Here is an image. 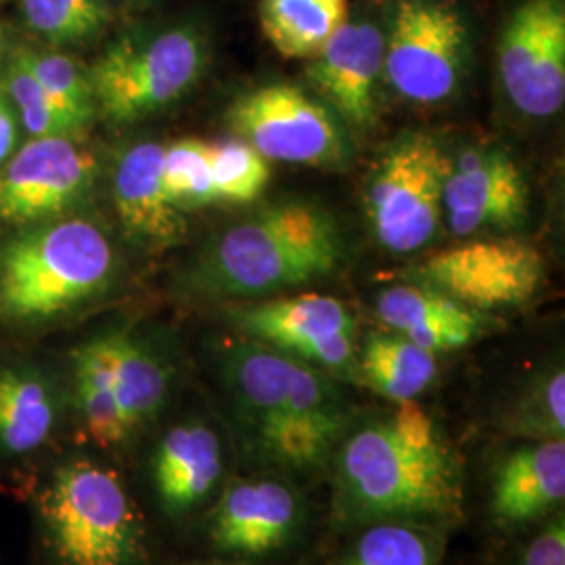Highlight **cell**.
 <instances>
[{
  "instance_id": "cell-23",
  "label": "cell",
  "mask_w": 565,
  "mask_h": 565,
  "mask_svg": "<svg viewBox=\"0 0 565 565\" xmlns=\"http://www.w3.org/2000/svg\"><path fill=\"white\" fill-rule=\"evenodd\" d=\"M264 36L285 60H312L348 21V0H260Z\"/></svg>"
},
{
  "instance_id": "cell-11",
  "label": "cell",
  "mask_w": 565,
  "mask_h": 565,
  "mask_svg": "<svg viewBox=\"0 0 565 565\" xmlns=\"http://www.w3.org/2000/svg\"><path fill=\"white\" fill-rule=\"evenodd\" d=\"M499 78L511 105L551 118L565 103L564 0H524L499 41Z\"/></svg>"
},
{
  "instance_id": "cell-15",
  "label": "cell",
  "mask_w": 565,
  "mask_h": 565,
  "mask_svg": "<svg viewBox=\"0 0 565 565\" xmlns=\"http://www.w3.org/2000/svg\"><path fill=\"white\" fill-rule=\"evenodd\" d=\"M530 184L522 166L501 149H467L450 160L445 182L448 228L469 237L484 231H511L527 221Z\"/></svg>"
},
{
  "instance_id": "cell-19",
  "label": "cell",
  "mask_w": 565,
  "mask_h": 565,
  "mask_svg": "<svg viewBox=\"0 0 565 565\" xmlns=\"http://www.w3.org/2000/svg\"><path fill=\"white\" fill-rule=\"evenodd\" d=\"M375 312L390 331L434 354L461 350L476 342L484 327L478 310L417 282L385 289Z\"/></svg>"
},
{
  "instance_id": "cell-28",
  "label": "cell",
  "mask_w": 565,
  "mask_h": 565,
  "mask_svg": "<svg viewBox=\"0 0 565 565\" xmlns=\"http://www.w3.org/2000/svg\"><path fill=\"white\" fill-rule=\"evenodd\" d=\"M440 543L429 525L369 524L340 565H436Z\"/></svg>"
},
{
  "instance_id": "cell-32",
  "label": "cell",
  "mask_w": 565,
  "mask_h": 565,
  "mask_svg": "<svg viewBox=\"0 0 565 565\" xmlns=\"http://www.w3.org/2000/svg\"><path fill=\"white\" fill-rule=\"evenodd\" d=\"M28 25L51 42L90 39L109 21L102 0H21Z\"/></svg>"
},
{
  "instance_id": "cell-18",
  "label": "cell",
  "mask_w": 565,
  "mask_h": 565,
  "mask_svg": "<svg viewBox=\"0 0 565 565\" xmlns=\"http://www.w3.org/2000/svg\"><path fill=\"white\" fill-rule=\"evenodd\" d=\"M564 499L565 440L522 443L492 471L490 511L507 527L545 520Z\"/></svg>"
},
{
  "instance_id": "cell-9",
  "label": "cell",
  "mask_w": 565,
  "mask_h": 565,
  "mask_svg": "<svg viewBox=\"0 0 565 565\" xmlns=\"http://www.w3.org/2000/svg\"><path fill=\"white\" fill-rule=\"evenodd\" d=\"M406 275L480 312L530 302L545 281V260L524 239L482 237L431 252Z\"/></svg>"
},
{
  "instance_id": "cell-14",
  "label": "cell",
  "mask_w": 565,
  "mask_h": 565,
  "mask_svg": "<svg viewBox=\"0 0 565 565\" xmlns=\"http://www.w3.org/2000/svg\"><path fill=\"white\" fill-rule=\"evenodd\" d=\"M97 174L95 158L70 137H41L0 170V218L34 223L81 202Z\"/></svg>"
},
{
  "instance_id": "cell-31",
  "label": "cell",
  "mask_w": 565,
  "mask_h": 565,
  "mask_svg": "<svg viewBox=\"0 0 565 565\" xmlns=\"http://www.w3.org/2000/svg\"><path fill=\"white\" fill-rule=\"evenodd\" d=\"M163 182L181 210L218 203L210 166V141L181 139L163 149Z\"/></svg>"
},
{
  "instance_id": "cell-5",
  "label": "cell",
  "mask_w": 565,
  "mask_h": 565,
  "mask_svg": "<svg viewBox=\"0 0 565 565\" xmlns=\"http://www.w3.org/2000/svg\"><path fill=\"white\" fill-rule=\"evenodd\" d=\"M450 158L434 135L406 130L384 149L364 186V216L384 249L413 254L445 223Z\"/></svg>"
},
{
  "instance_id": "cell-6",
  "label": "cell",
  "mask_w": 565,
  "mask_h": 565,
  "mask_svg": "<svg viewBox=\"0 0 565 565\" xmlns=\"http://www.w3.org/2000/svg\"><path fill=\"white\" fill-rule=\"evenodd\" d=\"M207 65L205 41L193 28H174L149 41H120L88 74L95 105L116 124L142 120L179 102Z\"/></svg>"
},
{
  "instance_id": "cell-34",
  "label": "cell",
  "mask_w": 565,
  "mask_h": 565,
  "mask_svg": "<svg viewBox=\"0 0 565 565\" xmlns=\"http://www.w3.org/2000/svg\"><path fill=\"white\" fill-rule=\"evenodd\" d=\"M520 565H565L564 511L551 513L543 530L525 545Z\"/></svg>"
},
{
  "instance_id": "cell-3",
  "label": "cell",
  "mask_w": 565,
  "mask_h": 565,
  "mask_svg": "<svg viewBox=\"0 0 565 565\" xmlns=\"http://www.w3.org/2000/svg\"><path fill=\"white\" fill-rule=\"evenodd\" d=\"M114 270L109 239L88 221L30 233L0 254V317L42 321L105 289Z\"/></svg>"
},
{
  "instance_id": "cell-26",
  "label": "cell",
  "mask_w": 565,
  "mask_h": 565,
  "mask_svg": "<svg viewBox=\"0 0 565 565\" xmlns=\"http://www.w3.org/2000/svg\"><path fill=\"white\" fill-rule=\"evenodd\" d=\"M74 377L76 401L90 440L103 448L124 443L128 436L114 394L109 335L82 345L74 356Z\"/></svg>"
},
{
  "instance_id": "cell-35",
  "label": "cell",
  "mask_w": 565,
  "mask_h": 565,
  "mask_svg": "<svg viewBox=\"0 0 565 565\" xmlns=\"http://www.w3.org/2000/svg\"><path fill=\"white\" fill-rule=\"evenodd\" d=\"M15 145V121L9 105L4 99H0V162L9 158Z\"/></svg>"
},
{
  "instance_id": "cell-10",
  "label": "cell",
  "mask_w": 565,
  "mask_h": 565,
  "mask_svg": "<svg viewBox=\"0 0 565 565\" xmlns=\"http://www.w3.org/2000/svg\"><path fill=\"white\" fill-rule=\"evenodd\" d=\"M231 321L252 342L312 364L331 377L356 375V323L345 303L303 294L231 308Z\"/></svg>"
},
{
  "instance_id": "cell-8",
  "label": "cell",
  "mask_w": 565,
  "mask_h": 565,
  "mask_svg": "<svg viewBox=\"0 0 565 565\" xmlns=\"http://www.w3.org/2000/svg\"><path fill=\"white\" fill-rule=\"evenodd\" d=\"M469 30L450 0H398L385 36L384 81L406 102L436 105L463 81Z\"/></svg>"
},
{
  "instance_id": "cell-37",
  "label": "cell",
  "mask_w": 565,
  "mask_h": 565,
  "mask_svg": "<svg viewBox=\"0 0 565 565\" xmlns=\"http://www.w3.org/2000/svg\"><path fill=\"white\" fill-rule=\"evenodd\" d=\"M0 2H2V0H0Z\"/></svg>"
},
{
  "instance_id": "cell-16",
  "label": "cell",
  "mask_w": 565,
  "mask_h": 565,
  "mask_svg": "<svg viewBox=\"0 0 565 565\" xmlns=\"http://www.w3.org/2000/svg\"><path fill=\"white\" fill-rule=\"evenodd\" d=\"M303 522L306 507L294 486L277 478H254L224 490L207 536L218 553L254 559L289 545Z\"/></svg>"
},
{
  "instance_id": "cell-36",
  "label": "cell",
  "mask_w": 565,
  "mask_h": 565,
  "mask_svg": "<svg viewBox=\"0 0 565 565\" xmlns=\"http://www.w3.org/2000/svg\"><path fill=\"white\" fill-rule=\"evenodd\" d=\"M135 2H145V0H135Z\"/></svg>"
},
{
  "instance_id": "cell-2",
  "label": "cell",
  "mask_w": 565,
  "mask_h": 565,
  "mask_svg": "<svg viewBox=\"0 0 565 565\" xmlns=\"http://www.w3.org/2000/svg\"><path fill=\"white\" fill-rule=\"evenodd\" d=\"M343 256L342 228L331 212L285 200L224 231L200 258L193 281L210 298L258 300L327 279Z\"/></svg>"
},
{
  "instance_id": "cell-21",
  "label": "cell",
  "mask_w": 565,
  "mask_h": 565,
  "mask_svg": "<svg viewBox=\"0 0 565 565\" xmlns=\"http://www.w3.org/2000/svg\"><path fill=\"white\" fill-rule=\"evenodd\" d=\"M348 427V413L270 415L245 422L247 446L266 463L291 471L327 463Z\"/></svg>"
},
{
  "instance_id": "cell-17",
  "label": "cell",
  "mask_w": 565,
  "mask_h": 565,
  "mask_svg": "<svg viewBox=\"0 0 565 565\" xmlns=\"http://www.w3.org/2000/svg\"><path fill=\"white\" fill-rule=\"evenodd\" d=\"M163 145L139 142L120 158L114 174V203L124 231L151 247L184 239L186 216L163 182Z\"/></svg>"
},
{
  "instance_id": "cell-29",
  "label": "cell",
  "mask_w": 565,
  "mask_h": 565,
  "mask_svg": "<svg viewBox=\"0 0 565 565\" xmlns=\"http://www.w3.org/2000/svg\"><path fill=\"white\" fill-rule=\"evenodd\" d=\"M15 61L34 76L42 90L81 130L90 124L97 111L95 95L90 78L84 76L76 61L60 53L39 51H20Z\"/></svg>"
},
{
  "instance_id": "cell-13",
  "label": "cell",
  "mask_w": 565,
  "mask_h": 565,
  "mask_svg": "<svg viewBox=\"0 0 565 565\" xmlns=\"http://www.w3.org/2000/svg\"><path fill=\"white\" fill-rule=\"evenodd\" d=\"M384 49V32L375 23L348 20L303 70L310 90L350 135H363L377 124Z\"/></svg>"
},
{
  "instance_id": "cell-1",
  "label": "cell",
  "mask_w": 565,
  "mask_h": 565,
  "mask_svg": "<svg viewBox=\"0 0 565 565\" xmlns=\"http://www.w3.org/2000/svg\"><path fill=\"white\" fill-rule=\"evenodd\" d=\"M335 515L354 525H438L463 515V467L415 401L348 427L333 452Z\"/></svg>"
},
{
  "instance_id": "cell-22",
  "label": "cell",
  "mask_w": 565,
  "mask_h": 565,
  "mask_svg": "<svg viewBox=\"0 0 565 565\" xmlns=\"http://www.w3.org/2000/svg\"><path fill=\"white\" fill-rule=\"evenodd\" d=\"M436 375V354L394 331L366 335L356 359V377L396 404L417 401Z\"/></svg>"
},
{
  "instance_id": "cell-12",
  "label": "cell",
  "mask_w": 565,
  "mask_h": 565,
  "mask_svg": "<svg viewBox=\"0 0 565 565\" xmlns=\"http://www.w3.org/2000/svg\"><path fill=\"white\" fill-rule=\"evenodd\" d=\"M224 375L243 422L270 415L348 413L331 375L264 343H235L224 359Z\"/></svg>"
},
{
  "instance_id": "cell-4",
  "label": "cell",
  "mask_w": 565,
  "mask_h": 565,
  "mask_svg": "<svg viewBox=\"0 0 565 565\" xmlns=\"http://www.w3.org/2000/svg\"><path fill=\"white\" fill-rule=\"evenodd\" d=\"M41 513L57 564L142 565L141 520L120 478L102 465H61L42 494Z\"/></svg>"
},
{
  "instance_id": "cell-33",
  "label": "cell",
  "mask_w": 565,
  "mask_h": 565,
  "mask_svg": "<svg viewBox=\"0 0 565 565\" xmlns=\"http://www.w3.org/2000/svg\"><path fill=\"white\" fill-rule=\"evenodd\" d=\"M7 90L11 93L13 102L18 103L23 126L28 128L34 139L41 137H76L82 130L70 120L53 99L44 93L41 84L34 81V76L13 61L9 76H7Z\"/></svg>"
},
{
  "instance_id": "cell-20",
  "label": "cell",
  "mask_w": 565,
  "mask_h": 565,
  "mask_svg": "<svg viewBox=\"0 0 565 565\" xmlns=\"http://www.w3.org/2000/svg\"><path fill=\"white\" fill-rule=\"evenodd\" d=\"M224 471L223 445L205 424L174 425L158 446L153 480L163 509L182 515L202 505L216 490Z\"/></svg>"
},
{
  "instance_id": "cell-30",
  "label": "cell",
  "mask_w": 565,
  "mask_h": 565,
  "mask_svg": "<svg viewBox=\"0 0 565 565\" xmlns=\"http://www.w3.org/2000/svg\"><path fill=\"white\" fill-rule=\"evenodd\" d=\"M210 166L218 203L256 202L270 181V162L237 137L210 142Z\"/></svg>"
},
{
  "instance_id": "cell-7",
  "label": "cell",
  "mask_w": 565,
  "mask_h": 565,
  "mask_svg": "<svg viewBox=\"0 0 565 565\" xmlns=\"http://www.w3.org/2000/svg\"><path fill=\"white\" fill-rule=\"evenodd\" d=\"M228 130L266 162L342 170L350 162V132L315 93L273 82L245 90L226 109Z\"/></svg>"
},
{
  "instance_id": "cell-24",
  "label": "cell",
  "mask_w": 565,
  "mask_h": 565,
  "mask_svg": "<svg viewBox=\"0 0 565 565\" xmlns=\"http://www.w3.org/2000/svg\"><path fill=\"white\" fill-rule=\"evenodd\" d=\"M111 375L126 436L149 424L162 408L168 371L162 361L130 333H111Z\"/></svg>"
},
{
  "instance_id": "cell-25",
  "label": "cell",
  "mask_w": 565,
  "mask_h": 565,
  "mask_svg": "<svg viewBox=\"0 0 565 565\" xmlns=\"http://www.w3.org/2000/svg\"><path fill=\"white\" fill-rule=\"evenodd\" d=\"M55 427V404L34 375L0 371V448L9 455L39 450Z\"/></svg>"
},
{
  "instance_id": "cell-27",
  "label": "cell",
  "mask_w": 565,
  "mask_h": 565,
  "mask_svg": "<svg viewBox=\"0 0 565 565\" xmlns=\"http://www.w3.org/2000/svg\"><path fill=\"white\" fill-rule=\"evenodd\" d=\"M501 429L522 443L565 440V373L562 364H551L536 373L509 403Z\"/></svg>"
}]
</instances>
